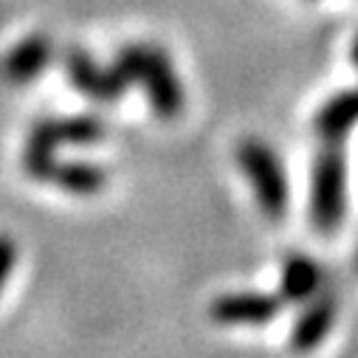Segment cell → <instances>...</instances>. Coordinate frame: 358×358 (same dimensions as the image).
<instances>
[{
	"label": "cell",
	"mask_w": 358,
	"mask_h": 358,
	"mask_svg": "<svg viewBox=\"0 0 358 358\" xmlns=\"http://www.w3.org/2000/svg\"><path fill=\"white\" fill-rule=\"evenodd\" d=\"M113 68L119 71L127 87H141L150 99V108L161 119H178L184 113L187 96L184 85L175 73L169 54L152 43H127L116 51Z\"/></svg>",
	"instance_id": "6da1fadb"
},
{
	"label": "cell",
	"mask_w": 358,
	"mask_h": 358,
	"mask_svg": "<svg viewBox=\"0 0 358 358\" xmlns=\"http://www.w3.org/2000/svg\"><path fill=\"white\" fill-rule=\"evenodd\" d=\"M240 172L248 181L259 212L268 220H282L291 206V181L282 158L262 138H243L234 150Z\"/></svg>",
	"instance_id": "7a4b0ae2"
},
{
	"label": "cell",
	"mask_w": 358,
	"mask_h": 358,
	"mask_svg": "<svg viewBox=\"0 0 358 358\" xmlns=\"http://www.w3.org/2000/svg\"><path fill=\"white\" fill-rule=\"evenodd\" d=\"M347 215V158L338 144H324L310 169V223L330 234Z\"/></svg>",
	"instance_id": "3957f363"
},
{
	"label": "cell",
	"mask_w": 358,
	"mask_h": 358,
	"mask_svg": "<svg viewBox=\"0 0 358 358\" xmlns=\"http://www.w3.org/2000/svg\"><path fill=\"white\" fill-rule=\"evenodd\" d=\"M23 169L29 178L54 184L71 195L91 198L108 187V169L91 161H62L57 152H23Z\"/></svg>",
	"instance_id": "277c9868"
},
{
	"label": "cell",
	"mask_w": 358,
	"mask_h": 358,
	"mask_svg": "<svg viewBox=\"0 0 358 358\" xmlns=\"http://www.w3.org/2000/svg\"><path fill=\"white\" fill-rule=\"evenodd\" d=\"M105 122L96 116H57L43 119L29 130L26 150L57 152L59 147H87L105 138Z\"/></svg>",
	"instance_id": "5b68a950"
},
{
	"label": "cell",
	"mask_w": 358,
	"mask_h": 358,
	"mask_svg": "<svg viewBox=\"0 0 358 358\" xmlns=\"http://www.w3.org/2000/svg\"><path fill=\"white\" fill-rule=\"evenodd\" d=\"M65 73L76 91L94 102H116L127 94V85L122 82L113 62L99 65L85 48H71L65 54Z\"/></svg>",
	"instance_id": "8992f818"
},
{
	"label": "cell",
	"mask_w": 358,
	"mask_h": 358,
	"mask_svg": "<svg viewBox=\"0 0 358 358\" xmlns=\"http://www.w3.org/2000/svg\"><path fill=\"white\" fill-rule=\"evenodd\" d=\"M282 299L262 291H231L209 305V316L217 324H268L280 313Z\"/></svg>",
	"instance_id": "52a82bcc"
},
{
	"label": "cell",
	"mask_w": 358,
	"mask_h": 358,
	"mask_svg": "<svg viewBox=\"0 0 358 358\" xmlns=\"http://www.w3.org/2000/svg\"><path fill=\"white\" fill-rule=\"evenodd\" d=\"M338 316V299L333 294H316L313 299L302 302V310L294 319L291 327V347L296 352L316 350L333 330Z\"/></svg>",
	"instance_id": "ba28073f"
},
{
	"label": "cell",
	"mask_w": 358,
	"mask_h": 358,
	"mask_svg": "<svg viewBox=\"0 0 358 358\" xmlns=\"http://www.w3.org/2000/svg\"><path fill=\"white\" fill-rule=\"evenodd\" d=\"M51 57H54V43L43 31H34L23 37L12 51L3 54V59H0V79L9 85H29L48 68Z\"/></svg>",
	"instance_id": "9c48e42d"
},
{
	"label": "cell",
	"mask_w": 358,
	"mask_h": 358,
	"mask_svg": "<svg viewBox=\"0 0 358 358\" xmlns=\"http://www.w3.org/2000/svg\"><path fill=\"white\" fill-rule=\"evenodd\" d=\"M324 274L313 257L308 254H288L280 274V299L288 305H302L322 291Z\"/></svg>",
	"instance_id": "30bf717a"
},
{
	"label": "cell",
	"mask_w": 358,
	"mask_h": 358,
	"mask_svg": "<svg viewBox=\"0 0 358 358\" xmlns=\"http://www.w3.org/2000/svg\"><path fill=\"white\" fill-rule=\"evenodd\" d=\"M355 124H358V87L355 91H341V94L330 96L313 119L316 133L327 144H341L355 130Z\"/></svg>",
	"instance_id": "8fae6325"
},
{
	"label": "cell",
	"mask_w": 358,
	"mask_h": 358,
	"mask_svg": "<svg viewBox=\"0 0 358 358\" xmlns=\"http://www.w3.org/2000/svg\"><path fill=\"white\" fill-rule=\"evenodd\" d=\"M15 262H17V245L9 234H0V291H3L6 280L15 271Z\"/></svg>",
	"instance_id": "7c38bea8"
},
{
	"label": "cell",
	"mask_w": 358,
	"mask_h": 358,
	"mask_svg": "<svg viewBox=\"0 0 358 358\" xmlns=\"http://www.w3.org/2000/svg\"><path fill=\"white\" fill-rule=\"evenodd\" d=\"M350 57H352V65L358 68V34H355V40H352V45H350Z\"/></svg>",
	"instance_id": "4fadbf2b"
},
{
	"label": "cell",
	"mask_w": 358,
	"mask_h": 358,
	"mask_svg": "<svg viewBox=\"0 0 358 358\" xmlns=\"http://www.w3.org/2000/svg\"><path fill=\"white\" fill-rule=\"evenodd\" d=\"M355 259H358V254H355Z\"/></svg>",
	"instance_id": "5bb4252c"
}]
</instances>
